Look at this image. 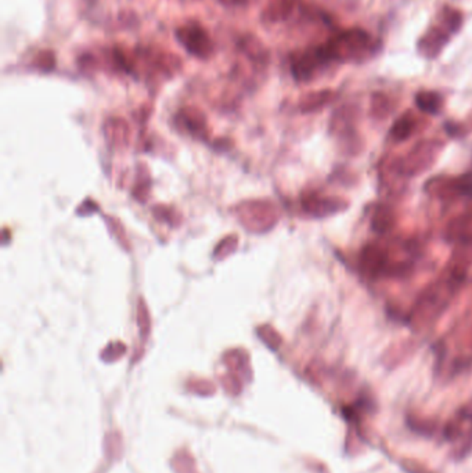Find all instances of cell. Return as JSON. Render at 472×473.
Listing matches in <instances>:
<instances>
[{"label": "cell", "instance_id": "6da1fadb", "mask_svg": "<svg viewBox=\"0 0 472 473\" xmlns=\"http://www.w3.org/2000/svg\"><path fill=\"white\" fill-rule=\"evenodd\" d=\"M373 38L363 30L353 28L336 34L325 46L327 56L331 61L339 60H363L373 52Z\"/></svg>", "mask_w": 472, "mask_h": 473}, {"label": "cell", "instance_id": "7a4b0ae2", "mask_svg": "<svg viewBox=\"0 0 472 473\" xmlns=\"http://www.w3.org/2000/svg\"><path fill=\"white\" fill-rule=\"evenodd\" d=\"M180 45L193 56L206 58L212 53V42L208 34L197 24H187L176 31Z\"/></svg>", "mask_w": 472, "mask_h": 473}, {"label": "cell", "instance_id": "3957f363", "mask_svg": "<svg viewBox=\"0 0 472 473\" xmlns=\"http://www.w3.org/2000/svg\"><path fill=\"white\" fill-rule=\"evenodd\" d=\"M449 39L450 34L447 31H444L442 27H432L420 38L417 49L421 56L432 60L439 56Z\"/></svg>", "mask_w": 472, "mask_h": 473}, {"label": "cell", "instance_id": "277c9868", "mask_svg": "<svg viewBox=\"0 0 472 473\" xmlns=\"http://www.w3.org/2000/svg\"><path fill=\"white\" fill-rule=\"evenodd\" d=\"M325 63L328 61L325 60L321 49L317 47L313 52L301 54L292 61V74L298 80H308L313 76L317 67Z\"/></svg>", "mask_w": 472, "mask_h": 473}, {"label": "cell", "instance_id": "5b68a950", "mask_svg": "<svg viewBox=\"0 0 472 473\" xmlns=\"http://www.w3.org/2000/svg\"><path fill=\"white\" fill-rule=\"evenodd\" d=\"M297 5V0H270L266 10L268 20L280 21L287 19Z\"/></svg>", "mask_w": 472, "mask_h": 473}, {"label": "cell", "instance_id": "8992f818", "mask_svg": "<svg viewBox=\"0 0 472 473\" xmlns=\"http://www.w3.org/2000/svg\"><path fill=\"white\" fill-rule=\"evenodd\" d=\"M416 102L418 108L428 113H438L442 108V96L436 91H420L416 96Z\"/></svg>", "mask_w": 472, "mask_h": 473}, {"label": "cell", "instance_id": "52a82bcc", "mask_svg": "<svg viewBox=\"0 0 472 473\" xmlns=\"http://www.w3.org/2000/svg\"><path fill=\"white\" fill-rule=\"evenodd\" d=\"M442 28L449 34H455L462 25V14L453 8H443L440 13Z\"/></svg>", "mask_w": 472, "mask_h": 473}, {"label": "cell", "instance_id": "ba28073f", "mask_svg": "<svg viewBox=\"0 0 472 473\" xmlns=\"http://www.w3.org/2000/svg\"><path fill=\"white\" fill-rule=\"evenodd\" d=\"M330 98H331L330 90H321V91L310 93L305 97V100L302 102V108H303V111H312L314 108L324 105Z\"/></svg>", "mask_w": 472, "mask_h": 473}, {"label": "cell", "instance_id": "9c48e42d", "mask_svg": "<svg viewBox=\"0 0 472 473\" xmlns=\"http://www.w3.org/2000/svg\"><path fill=\"white\" fill-rule=\"evenodd\" d=\"M413 120L409 116H402L400 120H398L392 128V135L396 140H405L410 136L413 131Z\"/></svg>", "mask_w": 472, "mask_h": 473}, {"label": "cell", "instance_id": "30bf717a", "mask_svg": "<svg viewBox=\"0 0 472 473\" xmlns=\"http://www.w3.org/2000/svg\"><path fill=\"white\" fill-rule=\"evenodd\" d=\"M383 252L378 251L376 247H370L369 250L365 251V256H363V262L366 265V267L376 270L381 266L383 263Z\"/></svg>", "mask_w": 472, "mask_h": 473}, {"label": "cell", "instance_id": "8fae6325", "mask_svg": "<svg viewBox=\"0 0 472 473\" xmlns=\"http://www.w3.org/2000/svg\"><path fill=\"white\" fill-rule=\"evenodd\" d=\"M374 228L380 232H385L387 230H389L391 224H392V214L388 209H380V212H377V214L374 216Z\"/></svg>", "mask_w": 472, "mask_h": 473}, {"label": "cell", "instance_id": "7c38bea8", "mask_svg": "<svg viewBox=\"0 0 472 473\" xmlns=\"http://www.w3.org/2000/svg\"><path fill=\"white\" fill-rule=\"evenodd\" d=\"M458 187H460V190H461L464 194L472 195V175L464 176V177L460 180Z\"/></svg>", "mask_w": 472, "mask_h": 473}, {"label": "cell", "instance_id": "4fadbf2b", "mask_svg": "<svg viewBox=\"0 0 472 473\" xmlns=\"http://www.w3.org/2000/svg\"><path fill=\"white\" fill-rule=\"evenodd\" d=\"M220 2L226 6H244L250 0H220Z\"/></svg>", "mask_w": 472, "mask_h": 473}]
</instances>
